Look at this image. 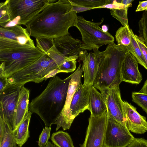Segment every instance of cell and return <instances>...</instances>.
<instances>
[{
  "label": "cell",
  "mask_w": 147,
  "mask_h": 147,
  "mask_svg": "<svg viewBox=\"0 0 147 147\" xmlns=\"http://www.w3.org/2000/svg\"><path fill=\"white\" fill-rule=\"evenodd\" d=\"M45 147H58L53 143L50 141H48L47 144Z\"/></svg>",
  "instance_id": "cell-41"
},
{
  "label": "cell",
  "mask_w": 147,
  "mask_h": 147,
  "mask_svg": "<svg viewBox=\"0 0 147 147\" xmlns=\"http://www.w3.org/2000/svg\"><path fill=\"white\" fill-rule=\"evenodd\" d=\"M69 0L72 5V11L76 12L77 13L94 9L93 8L87 7L78 5Z\"/></svg>",
  "instance_id": "cell-36"
},
{
  "label": "cell",
  "mask_w": 147,
  "mask_h": 147,
  "mask_svg": "<svg viewBox=\"0 0 147 147\" xmlns=\"http://www.w3.org/2000/svg\"><path fill=\"white\" fill-rule=\"evenodd\" d=\"M17 146L14 131L4 120L0 117V147H16Z\"/></svg>",
  "instance_id": "cell-22"
},
{
  "label": "cell",
  "mask_w": 147,
  "mask_h": 147,
  "mask_svg": "<svg viewBox=\"0 0 147 147\" xmlns=\"http://www.w3.org/2000/svg\"><path fill=\"white\" fill-rule=\"evenodd\" d=\"M138 26L139 36L147 47V11L143 12Z\"/></svg>",
  "instance_id": "cell-28"
},
{
  "label": "cell",
  "mask_w": 147,
  "mask_h": 147,
  "mask_svg": "<svg viewBox=\"0 0 147 147\" xmlns=\"http://www.w3.org/2000/svg\"><path fill=\"white\" fill-rule=\"evenodd\" d=\"M16 147H19V146H17Z\"/></svg>",
  "instance_id": "cell-43"
},
{
  "label": "cell",
  "mask_w": 147,
  "mask_h": 147,
  "mask_svg": "<svg viewBox=\"0 0 147 147\" xmlns=\"http://www.w3.org/2000/svg\"><path fill=\"white\" fill-rule=\"evenodd\" d=\"M71 59L61 53L55 56L44 53L32 64L7 78L8 83L22 87L30 82H41L55 76L59 73L58 67Z\"/></svg>",
  "instance_id": "cell-5"
},
{
  "label": "cell",
  "mask_w": 147,
  "mask_h": 147,
  "mask_svg": "<svg viewBox=\"0 0 147 147\" xmlns=\"http://www.w3.org/2000/svg\"><path fill=\"white\" fill-rule=\"evenodd\" d=\"M134 0H122L121 3L125 5H130L131 6V3Z\"/></svg>",
  "instance_id": "cell-40"
},
{
  "label": "cell",
  "mask_w": 147,
  "mask_h": 147,
  "mask_svg": "<svg viewBox=\"0 0 147 147\" xmlns=\"http://www.w3.org/2000/svg\"><path fill=\"white\" fill-rule=\"evenodd\" d=\"M131 96L132 101L141 107L147 114V94L133 92Z\"/></svg>",
  "instance_id": "cell-29"
},
{
  "label": "cell",
  "mask_w": 147,
  "mask_h": 147,
  "mask_svg": "<svg viewBox=\"0 0 147 147\" xmlns=\"http://www.w3.org/2000/svg\"><path fill=\"white\" fill-rule=\"evenodd\" d=\"M26 28L19 25L3 27H0V37L9 39L19 44L32 48H35L33 40Z\"/></svg>",
  "instance_id": "cell-17"
},
{
  "label": "cell",
  "mask_w": 147,
  "mask_h": 147,
  "mask_svg": "<svg viewBox=\"0 0 147 147\" xmlns=\"http://www.w3.org/2000/svg\"><path fill=\"white\" fill-rule=\"evenodd\" d=\"M69 0H59L48 4L25 26L30 36L35 38L54 39L70 34L68 30L77 20Z\"/></svg>",
  "instance_id": "cell-1"
},
{
  "label": "cell",
  "mask_w": 147,
  "mask_h": 147,
  "mask_svg": "<svg viewBox=\"0 0 147 147\" xmlns=\"http://www.w3.org/2000/svg\"><path fill=\"white\" fill-rule=\"evenodd\" d=\"M32 113L29 111L22 121L14 131V137L17 146L22 147L30 137L29 126Z\"/></svg>",
  "instance_id": "cell-21"
},
{
  "label": "cell",
  "mask_w": 147,
  "mask_h": 147,
  "mask_svg": "<svg viewBox=\"0 0 147 147\" xmlns=\"http://www.w3.org/2000/svg\"><path fill=\"white\" fill-rule=\"evenodd\" d=\"M122 0L111 1V3L101 6L99 8H105L109 9H123L125 8L127 6L121 3ZM130 6H131V5Z\"/></svg>",
  "instance_id": "cell-33"
},
{
  "label": "cell",
  "mask_w": 147,
  "mask_h": 147,
  "mask_svg": "<svg viewBox=\"0 0 147 147\" xmlns=\"http://www.w3.org/2000/svg\"><path fill=\"white\" fill-rule=\"evenodd\" d=\"M54 0H7L10 21L2 27L24 25L32 20L49 3Z\"/></svg>",
  "instance_id": "cell-6"
},
{
  "label": "cell",
  "mask_w": 147,
  "mask_h": 147,
  "mask_svg": "<svg viewBox=\"0 0 147 147\" xmlns=\"http://www.w3.org/2000/svg\"><path fill=\"white\" fill-rule=\"evenodd\" d=\"M139 92L147 94V79L145 82L143 87Z\"/></svg>",
  "instance_id": "cell-39"
},
{
  "label": "cell",
  "mask_w": 147,
  "mask_h": 147,
  "mask_svg": "<svg viewBox=\"0 0 147 147\" xmlns=\"http://www.w3.org/2000/svg\"><path fill=\"white\" fill-rule=\"evenodd\" d=\"M72 76L63 80L56 76L51 78L44 91L30 103L29 111L38 115L45 126L55 124L61 113Z\"/></svg>",
  "instance_id": "cell-2"
},
{
  "label": "cell",
  "mask_w": 147,
  "mask_h": 147,
  "mask_svg": "<svg viewBox=\"0 0 147 147\" xmlns=\"http://www.w3.org/2000/svg\"><path fill=\"white\" fill-rule=\"evenodd\" d=\"M83 72L81 64L72 74L69 82L66 100L63 108L55 124L57 125L56 131L62 127L64 130L69 129L74 121L70 110V105L74 95L82 84L81 78Z\"/></svg>",
  "instance_id": "cell-9"
},
{
  "label": "cell",
  "mask_w": 147,
  "mask_h": 147,
  "mask_svg": "<svg viewBox=\"0 0 147 147\" xmlns=\"http://www.w3.org/2000/svg\"><path fill=\"white\" fill-rule=\"evenodd\" d=\"M123 105L128 129L137 134H143L147 131L146 118L138 113L136 108L127 102L123 101Z\"/></svg>",
  "instance_id": "cell-15"
},
{
  "label": "cell",
  "mask_w": 147,
  "mask_h": 147,
  "mask_svg": "<svg viewBox=\"0 0 147 147\" xmlns=\"http://www.w3.org/2000/svg\"><path fill=\"white\" fill-rule=\"evenodd\" d=\"M127 147H147V140L142 138H135Z\"/></svg>",
  "instance_id": "cell-35"
},
{
  "label": "cell",
  "mask_w": 147,
  "mask_h": 147,
  "mask_svg": "<svg viewBox=\"0 0 147 147\" xmlns=\"http://www.w3.org/2000/svg\"><path fill=\"white\" fill-rule=\"evenodd\" d=\"M92 86L81 84L74 93L70 105L71 116L73 120L80 113L87 110H89Z\"/></svg>",
  "instance_id": "cell-16"
},
{
  "label": "cell",
  "mask_w": 147,
  "mask_h": 147,
  "mask_svg": "<svg viewBox=\"0 0 147 147\" xmlns=\"http://www.w3.org/2000/svg\"><path fill=\"white\" fill-rule=\"evenodd\" d=\"M53 41L58 50L66 57L78 56L82 51L80 47L82 43L81 41L74 38L70 34L55 38Z\"/></svg>",
  "instance_id": "cell-18"
},
{
  "label": "cell",
  "mask_w": 147,
  "mask_h": 147,
  "mask_svg": "<svg viewBox=\"0 0 147 147\" xmlns=\"http://www.w3.org/2000/svg\"><path fill=\"white\" fill-rule=\"evenodd\" d=\"M130 5L123 9H110L111 15L118 20L123 27L129 28L127 19V11Z\"/></svg>",
  "instance_id": "cell-26"
},
{
  "label": "cell",
  "mask_w": 147,
  "mask_h": 147,
  "mask_svg": "<svg viewBox=\"0 0 147 147\" xmlns=\"http://www.w3.org/2000/svg\"><path fill=\"white\" fill-rule=\"evenodd\" d=\"M89 111L91 113L90 116L93 117L101 115L107 111L106 103L103 96L93 86L91 89Z\"/></svg>",
  "instance_id": "cell-20"
},
{
  "label": "cell",
  "mask_w": 147,
  "mask_h": 147,
  "mask_svg": "<svg viewBox=\"0 0 147 147\" xmlns=\"http://www.w3.org/2000/svg\"><path fill=\"white\" fill-rule=\"evenodd\" d=\"M107 108V113L114 119L126 127V119L119 87L101 92Z\"/></svg>",
  "instance_id": "cell-12"
},
{
  "label": "cell",
  "mask_w": 147,
  "mask_h": 147,
  "mask_svg": "<svg viewBox=\"0 0 147 147\" xmlns=\"http://www.w3.org/2000/svg\"><path fill=\"white\" fill-rule=\"evenodd\" d=\"M135 138L126 127L107 114L103 147H127Z\"/></svg>",
  "instance_id": "cell-8"
},
{
  "label": "cell",
  "mask_w": 147,
  "mask_h": 147,
  "mask_svg": "<svg viewBox=\"0 0 147 147\" xmlns=\"http://www.w3.org/2000/svg\"><path fill=\"white\" fill-rule=\"evenodd\" d=\"M51 139L58 147H75L70 136L66 132L59 131L53 133Z\"/></svg>",
  "instance_id": "cell-23"
},
{
  "label": "cell",
  "mask_w": 147,
  "mask_h": 147,
  "mask_svg": "<svg viewBox=\"0 0 147 147\" xmlns=\"http://www.w3.org/2000/svg\"><path fill=\"white\" fill-rule=\"evenodd\" d=\"M107 118V111L98 117L90 116L85 140L80 147H103Z\"/></svg>",
  "instance_id": "cell-11"
},
{
  "label": "cell",
  "mask_w": 147,
  "mask_h": 147,
  "mask_svg": "<svg viewBox=\"0 0 147 147\" xmlns=\"http://www.w3.org/2000/svg\"><path fill=\"white\" fill-rule=\"evenodd\" d=\"M7 0L0 3V25L1 26L10 21L7 5Z\"/></svg>",
  "instance_id": "cell-30"
},
{
  "label": "cell",
  "mask_w": 147,
  "mask_h": 147,
  "mask_svg": "<svg viewBox=\"0 0 147 147\" xmlns=\"http://www.w3.org/2000/svg\"><path fill=\"white\" fill-rule=\"evenodd\" d=\"M115 37L117 45L127 47L131 43V35L130 28L121 26L116 31Z\"/></svg>",
  "instance_id": "cell-24"
},
{
  "label": "cell",
  "mask_w": 147,
  "mask_h": 147,
  "mask_svg": "<svg viewBox=\"0 0 147 147\" xmlns=\"http://www.w3.org/2000/svg\"><path fill=\"white\" fill-rule=\"evenodd\" d=\"M51 131V127L45 126L43 128L39 136L38 142L39 147H45L46 146L50 137Z\"/></svg>",
  "instance_id": "cell-32"
},
{
  "label": "cell",
  "mask_w": 147,
  "mask_h": 147,
  "mask_svg": "<svg viewBox=\"0 0 147 147\" xmlns=\"http://www.w3.org/2000/svg\"><path fill=\"white\" fill-rule=\"evenodd\" d=\"M44 54L36 47L22 45L0 37V75L8 78L32 64Z\"/></svg>",
  "instance_id": "cell-3"
},
{
  "label": "cell",
  "mask_w": 147,
  "mask_h": 147,
  "mask_svg": "<svg viewBox=\"0 0 147 147\" xmlns=\"http://www.w3.org/2000/svg\"><path fill=\"white\" fill-rule=\"evenodd\" d=\"M70 0L78 5L94 9L99 8L101 6L111 3V0Z\"/></svg>",
  "instance_id": "cell-27"
},
{
  "label": "cell",
  "mask_w": 147,
  "mask_h": 147,
  "mask_svg": "<svg viewBox=\"0 0 147 147\" xmlns=\"http://www.w3.org/2000/svg\"><path fill=\"white\" fill-rule=\"evenodd\" d=\"M101 29L102 31L105 32H107L108 30V28L107 27L106 25H105L102 26Z\"/></svg>",
  "instance_id": "cell-42"
},
{
  "label": "cell",
  "mask_w": 147,
  "mask_h": 147,
  "mask_svg": "<svg viewBox=\"0 0 147 147\" xmlns=\"http://www.w3.org/2000/svg\"><path fill=\"white\" fill-rule=\"evenodd\" d=\"M147 11V1H140L136 12Z\"/></svg>",
  "instance_id": "cell-38"
},
{
  "label": "cell",
  "mask_w": 147,
  "mask_h": 147,
  "mask_svg": "<svg viewBox=\"0 0 147 147\" xmlns=\"http://www.w3.org/2000/svg\"><path fill=\"white\" fill-rule=\"evenodd\" d=\"M104 21L103 18L99 22H94L86 20L78 16L74 26L80 31L83 43L80 48L82 50H91L98 49L104 45L114 42V38L109 32H103L99 25Z\"/></svg>",
  "instance_id": "cell-7"
},
{
  "label": "cell",
  "mask_w": 147,
  "mask_h": 147,
  "mask_svg": "<svg viewBox=\"0 0 147 147\" xmlns=\"http://www.w3.org/2000/svg\"><path fill=\"white\" fill-rule=\"evenodd\" d=\"M128 52L124 46L113 42L105 51L98 53L100 62L93 86L100 92L119 86L121 82V70L125 53Z\"/></svg>",
  "instance_id": "cell-4"
},
{
  "label": "cell",
  "mask_w": 147,
  "mask_h": 147,
  "mask_svg": "<svg viewBox=\"0 0 147 147\" xmlns=\"http://www.w3.org/2000/svg\"><path fill=\"white\" fill-rule=\"evenodd\" d=\"M98 49H93V52L88 53L86 50L82 51L78 58L82 61L84 75V84L92 86L99 67L100 60Z\"/></svg>",
  "instance_id": "cell-13"
},
{
  "label": "cell",
  "mask_w": 147,
  "mask_h": 147,
  "mask_svg": "<svg viewBox=\"0 0 147 147\" xmlns=\"http://www.w3.org/2000/svg\"><path fill=\"white\" fill-rule=\"evenodd\" d=\"M134 37L141 49L147 65V47L139 36L136 34H134Z\"/></svg>",
  "instance_id": "cell-34"
},
{
  "label": "cell",
  "mask_w": 147,
  "mask_h": 147,
  "mask_svg": "<svg viewBox=\"0 0 147 147\" xmlns=\"http://www.w3.org/2000/svg\"><path fill=\"white\" fill-rule=\"evenodd\" d=\"M121 80L134 84H138L142 79L138 66V62L135 56L127 52L125 54L121 70Z\"/></svg>",
  "instance_id": "cell-14"
},
{
  "label": "cell",
  "mask_w": 147,
  "mask_h": 147,
  "mask_svg": "<svg viewBox=\"0 0 147 147\" xmlns=\"http://www.w3.org/2000/svg\"><path fill=\"white\" fill-rule=\"evenodd\" d=\"M29 90L24 86H22L20 91L18 103L13 119V131L16 129L22 121L26 113L29 111Z\"/></svg>",
  "instance_id": "cell-19"
},
{
  "label": "cell",
  "mask_w": 147,
  "mask_h": 147,
  "mask_svg": "<svg viewBox=\"0 0 147 147\" xmlns=\"http://www.w3.org/2000/svg\"><path fill=\"white\" fill-rule=\"evenodd\" d=\"M76 59H74L64 62L57 69L59 73H69L75 71L76 68Z\"/></svg>",
  "instance_id": "cell-31"
},
{
  "label": "cell",
  "mask_w": 147,
  "mask_h": 147,
  "mask_svg": "<svg viewBox=\"0 0 147 147\" xmlns=\"http://www.w3.org/2000/svg\"><path fill=\"white\" fill-rule=\"evenodd\" d=\"M131 35V43L133 51V55L140 64L147 69V65L141 49L134 37V34L131 29H130Z\"/></svg>",
  "instance_id": "cell-25"
},
{
  "label": "cell",
  "mask_w": 147,
  "mask_h": 147,
  "mask_svg": "<svg viewBox=\"0 0 147 147\" xmlns=\"http://www.w3.org/2000/svg\"><path fill=\"white\" fill-rule=\"evenodd\" d=\"M8 84L7 78L0 75V93L5 89Z\"/></svg>",
  "instance_id": "cell-37"
},
{
  "label": "cell",
  "mask_w": 147,
  "mask_h": 147,
  "mask_svg": "<svg viewBox=\"0 0 147 147\" xmlns=\"http://www.w3.org/2000/svg\"><path fill=\"white\" fill-rule=\"evenodd\" d=\"M21 87L8 83L0 93V117L13 130V119Z\"/></svg>",
  "instance_id": "cell-10"
}]
</instances>
